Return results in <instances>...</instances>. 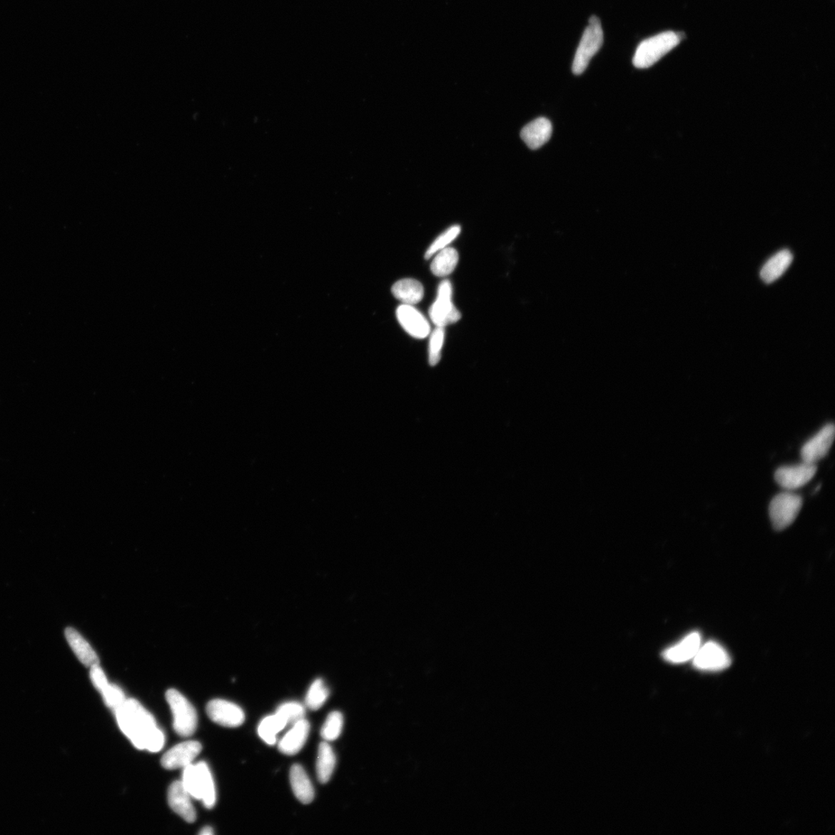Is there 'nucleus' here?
Segmentation results:
<instances>
[{
	"mask_svg": "<svg viewBox=\"0 0 835 835\" xmlns=\"http://www.w3.org/2000/svg\"><path fill=\"white\" fill-rule=\"evenodd\" d=\"M118 725L138 749L151 753L161 751L165 744L163 732L157 727L154 717L133 699H126L115 712Z\"/></svg>",
	"mask_w": 835,
	"mask_h": 835,
	"instance_id": "f257e3e1",
	"label": "nucleus"
},
{
	"mask_svg": "<svg viewBox=\"0 0 835 835\" xmlns=\"http://www.w3.org/2000/svg\"><path fill=\"white\" fill-rule=\"evenodd\" d=\"M681 36L673 31L659 34L639 44L633 59L637 69H648L653 66L664 55L679 45Z\"/></svg>",
	"mask_w": 835,
	"mask_h": 835,
	"instance_id": "f03ea898",
	"label": "nucleus"
},
{
	"mask_svg": "<svg viewBox=\"0 0 835 835\" xmlns=\"http://www.w3.org/2000/svg\"><path fill=\"white\" fill-rule=\"evenodd\" d=\"M602 44L603 31L601 22L597 16H592L575 55L572 64V72L575 74L580 76L587 69L591 59L599 51Z\"/></svg>",
	"mask_w": 835,
	"mask_h": 835,
	"instance_id": "7ed1b4c3",
	"label": "nucleus"
},
{
	"mask_svg": "<svg viewBox=\"0 0 835 835\" xmlns=\"http://www.w3.org/2000/svg\"><path fill=\"white\" fill-rule=\"evenodd\" d=\"M173 714V729L181 737L193 734L198 726V714L191 702L178 691L170 689L166 693Z\"/></svg>",
	"mask_w": 835,
	"mask_h": 835,
	"instance_id": "20e7f679",
	"label": "nucleus"
},
{
	"mask_svg": "<svg viewBox=\"0 0 835 835\" xmlns=\"http://www.w3.org/2000/svg\"><path fill=\"white\" fill-rule=\"evenodd\" d=\"M803 505V499L791 492L777 495L770 502L769 517L776 530L781 531L794 521Z\"/></svg>",
	"mask_w": 835,
	"mask_h": 835,
	"instance_id": "39448f33",
	"label": "nucleus"
},
{
	"mask_svg": "<svg viewBox=\"0 0 835 835\" xmlns=\"http://www.w3.org/2000/svg\"><path fill=\"white\" fill-rule=\"evenodd\" d=\"M452 288L449 280H443L438 290L437 298L430 309V317L436 327L445 328L458 322L461 313L452 302Z\"/></svg>",
	"mask_w": 835,
	"mask_h": 835,
	"instance_id": "423d86ee",
	"label": "nucleus"
},
{
	"mask_svg": "<svg viewBox=\"0 0 835 835\" xmlns=\"http://www.w3.org/2000/svg\"><path fill=\"white\" fill-rule=\"evenodd\" d=\"M692 662L695 668L704 672L723 671L727 669L732 662L727 649L714 642L702 644Z\"/></svg>",
	"mask_w": 835,
	"mask_h": 835,
	"instance_id": "0eeeda50",
	"label": "nucleus"
},
{
	"mask_svg": "<svg viewBox=\"0 0 835 835\" xmlns=\"http://www.w3.org/2000/svg\"><path fill=\"white\" fill-rule=\"evenodd\" d=\"M206 711L209 718L218 725L236 728L244 723L245 713L238 705L221 699L211 701L207 704Z\"/></svg>",
	"mask_w": 835,
	"mask_h": 835,
	"instance_id": "6e6552de",
	"label": "nucleus"
},
{
	"mask_svg": "<svg viewBox=\"0 0 835 835\" xmlns=\"http://www.w3.org/2000/svg\"><path fill=\"white\" fill-rule=\"evenodd\" d=\"M834 425L828 424L807 441L801 450L804 462L816 464L827 455L834 439Z\"/></svg>",
	"mask_w": 835,
	"mask_h": 835,
	"instance_id": "1a4fd4ad",
	"label": "nucleus"
},
{
	"mask_svg": "<svg viewBox=\"0 0 835 835\" xmlns=\"http://www.w3.org/2000/svg\"><path fill=\"white\" fill-rule=\"evenodd\" d=\"M816 472L815 464L804 462L800 465L779 467L775 472L774 477L779 486L791 490L806 485L814 477Z\"/></svg>",
	"mask_w": 835,
	"mask_h": 835,
	"instance_id": "9d476101",
	"label": "nucleus"
},
{
	"mask_svg": "<svg viewBox=\"0 0 835 835\" xmlns=\"http://www.w3.org/2000/svg\"><path fill=\"white\" fill-rule=\"evenodd\" d=\"M396 314L399 323L410 335L417 339L429 336L430 326L428 320L413 305H401L398 306Z\"/></svg>",
	"mask_w": 835,
	"mask_h": 835,
	"instance_id": "9b49d317",
	"label": "nucleus"
},
{
	"mask_svg": "<svg viewBox=\"0 0 835 835\" xmlns=\"http://www.w3.org/2000/svg\"><path fill=\"white\" fill-rule=\"evenodd\" d=\"M202 746L197 741H188L175 746L163 755L162 766L166 769L184 768L201 753Z\"/></svg>",
	"mask_w": 835,
	"mask_h": 835,
	"instance_id": "f8f14e48",
	"label": "nucleus"
},
{
	"mask_svg": "<svg viewBox=\"0 0 835 835\" xmlns=\"http://www.w3.org/2000/svg\"><path fill=\"white\" fill-rule=\"evenodd\" d=\"M191 797L182 781H175L171 785L168 791L169 805L175 813L188 823H193L197 819Z\"/></svg>",
	"mask_w": 835,
	"mask_h": 835,
	"instance_id": "ddd939ff",
	"label": "nucleus"
},
{
	"mask_svg": "<svg viewBox=\"0 0 835 835\" xmlns=\"http://www.w3.org/2000/svg\"><path fill=\"white\" fill-rule=\"evenodd\" d=\"M702 645V637L698 632L687 635L679 643L668 648L663 657L668 662L682 664L692 661Z\"/></svg>",
	"mask_w": 835,
	"mask_h": 835,
	"instance_id": "4468645a",
	"label": "nucleus"
},
{
	"mask_svg": "<svg viewBox=\"0 0 835 835\" xmlns=\"http://www.w3.org/2000/svg\"><path fill=\"white\" fill-rule=\"evenodd\" d=\"M552 125L549 119L538 118L525 126L521 133L522 138L532 150L540 148L550 141Z\"/></svg>",
	"mask_w": 835,
	"mask_h": 835,
	"instance_id": "2eb2a0df",
	"label": "nucleus"
},
{
	"mask_svg": "<svg viewBox=\"0 0 835 835\" xmlns=\"http://www.w3.org/2000/svg\"><path fill=\"white\" fill-rule=\"evenodd\" d=\"M310 725L308 720L303 719L293 725L278 744V750L282 754L293 756L298 754L308 739Z\"/></svg>",
	"mask_w": 835,
	"mask_h": 835,
	"instance_id": "dca6fc26",
	"label": "nucleus"
},
{
	"mask_svg": "<svg viewBox=\"0 0 835 835\" xmlns=\"http://www.w3.org/2000/svg\"><path fill=\"white\" fill-rule=\"evenodd\" d=\"M64 634L74 653L84 665L91 667L99 664V659L94 649L76 629L69 627L65 629Z\"/></svg>",
	"mask_w": 835,
	"mask_h": 835,
	"instance_id": "f3484780",
	"label": "nucleus"
},
{
	"mask_svg": "<svg viewBox=\"0 0 835 835\" xmlns=\"http://www.w3.org/2000/svg\"><path fill=\"white\" fill-rule=\"evenodd\" d=\"M290 784L293 791L301 803L308 804L314 799V789L303 767L295 764L290 769Z\"/></svg>",
	"mask_w": 835,
	"mask_h": 835,
	"instance_id": "a211bd4d",
	"label": "nucleus"
},
{
	"mask_svg": "<svg viewBox=\"0 0 835 835\" xmlns=\"http://www.w3.org/2000/svg\"><path fill=\"white\" fill-rule=\"evenodd\" d=\"M793 262L790 250L784 249L776 253L761 269L760 276L766 283H772L781 277Z\"/></svg>",
	"mask_w": 835,
	"mask_h": 835,
	"instance_id": "6ab92c4d",
	"label": "nucleus"
},
{
	"mask_svg": "<svg viewBox=\"0 0 835 835\" xmlns=\"http://www.w3.org/2000/svg\"><path fill=\"white\" fill-rule=\"evenodd\" d=\"M392 293L403 303L413 305L423 299L424 288L419 281L405 278L393 285Z\"/></svg>",
	"mask_w": 835,
	"mask_h": 835,
	"instance_id": "aec40b11",
	"label": "nucleus"
},
{
	"mask_svg": "<svg viewBox=\"0 0 835 835\" xmlns=\"http://www.w3.org/2000/svg\"><path fill=\"white\" fill-rule=\"evenodd\" d=\"M458 262L457 250L453 248H445L434 258L431 263V271L435 276H447L455 270Z\"/></svg>",
	"mask_w": 835,
	"mask_h": 835,
	"instance_id": "412c9836",
	"label": "nucleus"
},
{
	"mask_svg": "<svg viewBox=\"0 0 835 835\" xmlns=\"http://www.w3.org/2000/svg\"><path fill=\"white\" fill-rule=\"evenodd\" d=\"M196 766L199 775L201 801L207 809H211L216 803L215 782L206 763L200 762Z\"/></svg>",
	"mask_w": 835,
	"mask_h": 835,
	"instance_id": "4be33fe9",
	"label": "nucleus"
},
{
	"mask_svg": "<svg viewBox=\"0 0 835 835\" xmlns=\"http://www.w3.org/2000/svg\"><path fill=\"white\" fill-rule=\"evenodd\" d=\"M336 765V756L327 742H321L318 749L317 774L321 784L328 783Z\"/></svg>",
	"mask_w": 835,
	"mask_h": 835,
	"instance_id": "5701e85b",
	"label": "nucleus"
},
{
	"mask_svg": "<svg viewBox=\"0 0 835 835\" xmlns=\"http://www.w3.org/2000/svg\"><path fill=\"white\" fill-rule=\"evenodd\" d=\"M285 722L278 714L267 717L259 724L258 735L267 744L275 745L276 735L286 727Z\"/></svg>",
	"mask_w": 835,
	"mask_h": 835,
	"instance_id": "b1692460",
	"label": "nucleus"
},
{
	"mask_svg": "<svg viewBox=\"0 0 835 835\" xmlns=\"http://www.w3.org/2000/svg\"><path fill=\"white\" fill-rule=\"evenodd\" d=\"M329 694V690L322 679L315 680L306 694L305 707L313 711L320 709L327 702Z\"/></svg>",
	"mask_w": 835,
	"mask_h": 835,
	"instance_id": "393cba45",
	"label": "nucleus"
},
{
	"mask_svg": "<svg viewBox=\"0 0 835 835\" xmlns=\"http://www.w3.org/2000/svg\"><path fill=\"white\" fill-rule=\"evenodd\" d=\"M278 714L285 722L286 725H295V723L304 719L305 709L304 705L296 702H285L276 710Z\"/></svg>",
	"mask_w": 835,
	"mask_h": 835,
	"instance_id": "a878e982",
	"label": "nucleus"
},
{
	"mask_svg": "<svg viewBox=\"0 0 835 835\" xmlns=\"http://www.w3.org/2000/svg\"><path fill=\"white\" fill-rule=\"evenodd\" d=\"M343 726V714L339 712H332L323 724L321 737L328 742L336 740L341 734Z\"/></svg>",
	"mask_w": 835,
	"mask_h": 835,
	"instance_id": "bb28decb",
	"label": "nucleus"
},
{
	"mask_svg": "<svg viewBox=\"0 0 835 835\" xmlns=\"http://www.w3.org/2000/svg\"><path fill=\"white\" fill-rule=\"evenodd\" d=\"M183 784L194 799L201 800L198 768L192 764L183 768Z\"/></svg>",
	"mask_w": 835,
	"mask_h": 835,
	"instance_id": "cd10ccee",
	"label": "nucleus"
},
{
	"mask_svg": "<svg viewBox=\"0 0 835 835\" xmlns=\"http://www.w3.org/2000/svg\"><path fill=\"white\" fill-rule=\"evenodd\" d=\"M461 228L459 226H454L445 231L444 233L436 238L433 243L430 246L425 254V258L429 259L432 257L436 253L440 252V250L447 248L452 241L456 239L460 235Z\"/></svg>",
	"mask_w": 835,
	"mask_h": 835,
	"instance_id": "c85d7f7f",
	"label": "nucleus"
},
{
	"mask_svg": "<svg viewBox=\"0 0 835 835\" xmlns=\"http://www.w3.org/2000/svg\"><path fill=\"white\" fill-rule=\"evenodd\" d=\"M102 698L107 707L113 710L114 712L126 701V695L122 689L118 686L109 684L106 688L101 692Z\"/></svg>",
	"mask_w": 835,
	"mask_h": 835,
	"instance_id": "c756f323",
	"label": "nucleus"
},
{
	"mask_svg": "<svg viewBox=\"0 0 835 835\" xmlns=\"http://www.w3.org/2000/svg\"><path fill=\"white\" fill-rule=\"evenodd\" d=\"M445 338L444 328L436 327L435 330L431 334L430 341V364L431 366H435L439 363L441 358V350L443 346Z\"/></svg>",
	"mask_w": 835,
	"mask_h": 835,
	"instance_id": "7c9ffc66",
	"label": "nucleus"
},
{
	"mask_svg": "<svg viewBox=\"0 0 835 835\" xmlns=\"http://www.w3.org/2000/svg\"><path fill=\"white\" fill-rule=\"evenodd\" d=\"M90 677L95 688L100 693L109 684L107 677L99 664L91 667Z\"/></svg>",
	"mask_w": 835,
	"mask_h": 835,
	"instance_id": "2f4dec72",
	"label": "nucleus"
},
{
	"mask_svg": "<svg viewBox=\"0 0 835 835\" xmlns=\"http://www.w3.org/2000/svg\"><path fill=\"white\" fill-rule=\"evenodd\" d=\"M200 834L201 835H212V834H213V831L211 828L206 827V828H204L203 829H202V831L200 832Z\"/></svg>",
	"mask_w": 835,
	"mask_h": 835,
	"instance_id": "473e14b6",
	"label": "nucleus"
}]
</instances>
